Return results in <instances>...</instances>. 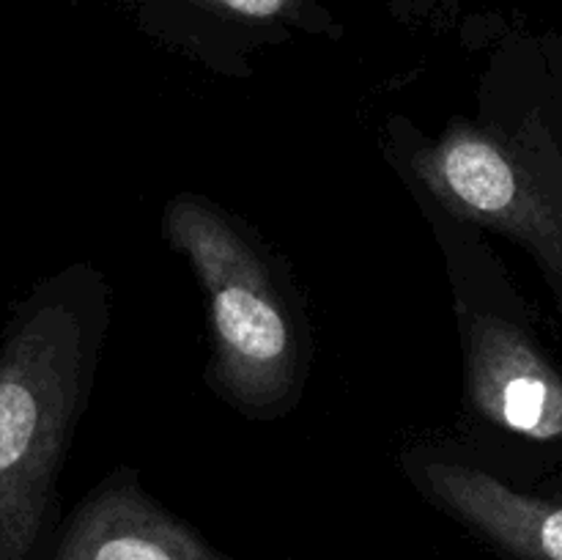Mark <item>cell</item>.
<instances>
[{"mask_svg":"<svg viewBox=\"0 0 562 560\" xmlns=\"http://www.w3.org/2000/svg\"><path fill=\"white\" fill-rule=\"evenodd\" d=\"M448 272L461 344L456 443L486 470L541 492L562 475V366L481 231L417 206Z\"/></svg>","mask_w":562,"mask_h":560,"instance_id":"cell-2","label":"cell"},{"mask_svg":"<svg viewBox=\"0 0 562 560\" xmlns=\"http://www.w3.org/2000/svg\"><path fill=\"white\" fill-rule=\"evenodd\" d=\"M536 47H538V58H541L543 71H547V77L552 80L554 93H558V113L562 115V44L536 42Z\"/></svg>","mask_w":562,"mask_h":560,"instance_id":"cell-9","label":"cell"},{"mask_svg":"<svg viewBox=\"0 0 562 560\" xmlns=\"http://www.w3.org/2000/svg\"><path fill=\"white\" fill-rule=\"evenodd\" d=\"M464 0H390L387 11L406 31H428L445 36L459 22Z\"/></svg>","mask_w":562,"mask_h":560,"instance_id":"cell-8","label":"cell"},{"mask_svg":"<svg viewBox=\"0 0 562 560\" xmlns=\"http://www.w3.org/2000/svg\"><path fill=\"white\" fill-rule=\"evenodd\" d=\"M49 560H234L165 508L130 464L110 470L60 525Z\"/></svg>","mask_w":562,"mask_h":560,"instance_id":"cell-7","label":"cell"},{"mask_svg":"<svg viewBox=\"0 0 562 560\" xmlns=\"http://www.w3.org/2000/svg\"><path fill=\"white\" fill-rule=\"evenodd\" d=\"M384 163L417 206L525 247L562 296V143L558 113L521 99L497 58L481 80V115L426 132L395 113L379 132Z\"/></svg>","mask_w":562,"mask_h":560,"instance_id":"cell-3","label":"cell"},{"mask_svg":"<svg viewBox=\"0 0 562 560\" xmlns=\"http://www.w3.org/2000/svg\"><path fill=\"white\" fill-rule=\"evenodd\" d=\"M398 467L428 505L508 560H562V500L494 475L456 439H409Z\"/></svg>","mask_w":562,"mask_h":560,"instance_id":"cell-6","label":"cell"},{"mask_svg":"<svg viewBox=\"0 0 562 560\" xmlns=\"http://www.w3.org/2000/svg\"><path fill=\"white\" fill-rule=\"evenodd\" d=\"M132 25L225 80H252L256 55L296 38H346L322 0H115Z\"/></svg>","mask_w":562,"mask_h":560,"instance_id":"cell-5","label":"cell"},{"mask_svg":"<svg viewBox=\"0 0 562 560\" xmlns=\"http://www.w3.org/2000/svg\"><path fill=\"white\" fill-rule=\"evenodd\" d=\"M159 234L201 285L209 327L203 382L214 399L252 423L289 417L313 368L311 313L289 264L241 214L203 192H176Z\"/></svg>","mask_w":562,"mask_h":560,"instance_id":"cell-4","label":"cell"},{"mask_svg":"<svg viewBox=\"0 0 562 560\" xmlns=\"http://www.w3.org/2000/svg\"><path fill=\"white\" fill-rule=\"evenodd\" d=\"M102 269L71 261L27 289L0 335V560H49L58 483L110 333Z\"/></svg>","mask_w":562,"mask_h":560,"instance_id":"cell-1","label":"cell"}]
</instances>
